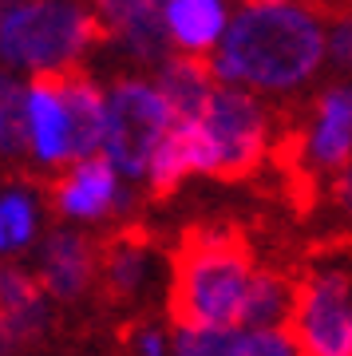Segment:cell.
<instances>
[{
	"mask_svg": "<svg viewBox=\"0 0 352 356\" xmlns=\"http://www.w3.org/2000/svg\"><path fill=\"white\" fill-rule=\"evenodd\" d=\"M218 83L289 95L325 67V16L313 4H246L210 56Z\"/></svg>",
	"mask_w": 352,
	"mask_h": 356,
	"instance_id": "1",
	"label": "cell"
},
{
	"mask_svg": "<svg viewBox=\"0 0 352 356\" xmlns=\"http://www.w3.org/2000/svg\"><path fill=\"white\" fill-rule=\"evenodd\" d=\"M250 277L253 245L238 226H186L170 250L166 321L175 325V332H238Z\"/></svg>",
	"mask_w": 352,
	"mask_h": 356,
	"instance_id": "2",
	"label": "cell"
},
{
	"mask_svg": "<svg viewBox=\"0 0 352 356\" xmlns=\"http://www.w3.org/2000/svg\"><path fill=\"white\" fill-rule=\"evenodd\" d=\"M103 28L83 0H0V67L60 76L83 64Z\"/></svg>",
	"mask_w": 352,
	"mask_h": 356,
	"instance_id": "3",
	"label": "cell"
},
{
	"mask_svg": "<svg viewBox=\"0 0 352 356\" xmlns=\"http://www.w3.org/2000/svg\"><path fill=\"white\" fill-rule=\"evenodd\" d=\"M175 127V115L159 95L154 79L123 76L107 88V135L103 159L119 170V178H147L151 154Z\"/></svg>",
	"mask_w": 352,
	"mask_h": 356,
	"instance_id": "4",
	"label": "cell"
},
{
	"mask_svg": "<svg viewBox=\"0 0 352 356\" xmlns=\"http://www.w3.org/2000/svg\"><path fill=\"white\" fill-rule=\"evenodd\" d=\"M281 332L297 356H352V273H301L297 301Z\"/></svg>",
	"mask_w": 352,
	"mask_h": 356,
	"instance_id": "5",
	"label": "cell"
},
{
	"mask_svg": "<svg viewBox=\"0 0 352 356\" xmlns=\"http://www.w3.org/2000/svg\"><path fill=\"white\" fill-rule=\"evenodd\" d=\"M198 123L206 127V135L214 143V154H218L214 178L241 182V178H250L265 163V151H269V115H265L262 99L253 91L222 83Z\"/></svg>",
	"mask_w": 352,
	"mask_h": 356,
	"instance_id": "6",
	"label": "cell"
},
{
	"mask_svg": "<svg viewBox=\"0 0 352 356\" xmlns=\"http://www.w3.org/2000/svg\"><path fill=\"white\" fill-rule=\"evenodd\" d=\"M24 111H28V159L51 175H60L76 163L72 147V119L60 91V76H32L24 83Z\"/></svg>",
	"mask_w": 352,
	"mask_h": 356,
	"instance_id": "7",
	"label": "cell"
},
{
	"mask_svg": "<svg viewBox=\"0 0 352 356\" xmlns=\"http://www.w3.org/2000/svg\"><path fill=\"white\" fill-rule=\"evenodd\" d=\"M301 159L313 170L337 175L344 163H352V79L328 83L313 99V119L305 127Z\"/></svg>",
	"mask_w": 352,
	"mask_h": 356,
	"instance_id": "8",
	"label": "cell"
},
{
	"mask_svg": "<svg viewBox=\"0 0 352 356\" xmlns=\"http://www.w3.org/2000/svg\"><path fill=\"white\" fill-rule=\"evenodd\" d=\"M44 198L60 218H103L119 202V170L103 154L72 163L44 182Z\"/></svg>",
	"mask_w": 352,
	"mask_h": 356,
	"instance_id": "9",
	"label": "cell"
},
{
	"mask_svg": "<svg viewBox=\"0 0 352 356\" xmlns=\"http://www.w3.org/2000/svg\"><path fill=\"white\" fill-rule=\"evenodd\" d=\"M147 254H151V234L138 226L115 229L95 242V289L103 305L135 301L147 277Z\"/></svg>",
	"mask_w": 352,
	"mask_h": 356,
	"instance_id": "10",
	"label": "cell"
},
{
	"mask_svg": "<svg viewBox=\"0 0 352 356\" xmlns=\"http://www.w3.org/2000/svg\"><path fill=\"white\" fill-rule=\"evenodd\" d=\"M230 20L234 16L226 0H163V24L178 56L210 60L226 36Z\"/></svg>",
	"mask_w": 352,
	"mask_h": 356,
	"instance_id": "11",
	"label": "cell"
},
{
	"mask_svg": "<svg viewBox=\"0 0 352 356\" xmlns=\"http://www.w3.org/2000/svg\"><path fill=\"white\" fill-rule=\"evenodd\" d=\"M154 88H159V95L166 99V107H170V115H175V123H198L222 83H218L210 60L178 56L175 51V56L159 67Z\"/></svg>",
	"mask_w": 352,
	"mask_h": 356,
	"instance_id": "12",
	"label": "cell"
},
{
	"mask_svg": "<svg viewBox=\"0 0 352 356\" xmlns=\"http://www.w3.org/2000/svg\"><path fill=\"white\" fill-rule=\"evenodd\" d=\"M95 281V242L83 234L56 229L44 245V293L56 301H79L83 289Z\"/></svg>",
	"mask_w": 352,
	"mask_h": 356,
	"instance_id": "13",
	"label": "cell"
},
{
	"mask_svg": "<svg viewBox=\"0 0 352 356\" xmlns=\"http://www.w3.org/2000/svg\"><path fill=\"white\" fill-rule=\"evenodd\" d=\"M60 91L67 103V119H72V147H76V163L103 154V135H107V91L83 72H60Z\"/></svg>",
	"mask_w": 352,
	"mask_h": 356,
	"instance_id": "14",
	"label": "cell"
},
{
	"mask_svg": "<svg viewBox=\"0 0 352 356\" xmlns=\"http://www.w3.org/2000/svg\"><path fill=\"white\" fill-rule=\"evenodd\" d=\"M297 277L301 273H281V269H253L246 297H241L238 329L241 332H281L297 301Z\"/></svg>",
	"mask_w": 352,
	"mask_h": 356,
	"instance_id": "15",
	"label": "cell"
},
{
	"mask_svg": "<svg viewBox=\"0 0 352 356\" xmlns=\"http://www.w3.org/2000/svg\"><path fill=\"white\" fill-rule=\"evenodd\" d=\"M194 175V159H190V139L186 127L175 123L166 131V139L159 143V151L151 154V166H147V186H151V198H170V194L182 186V178Z\"/></svg>",
	"mask_w": 352,
	"mask_h": 356,
	"instance_id": "16",
	"label": "cell"
},
{
	"mask_svg": "<svg viewBox=\"0 0 352 356\" xmlns=\"http://www.w3.org/2000/svg\"><path fill=\"white\" fill-rule=\"evenodd\" d=\"M0 159L24 163L28 159V111H24V83L0 67Z\"/></svg>",
	"mask_w": 352,
	"mask_h": 356,
	"instance_id": "17",
	"label": "cell"
},
{
	"mask_svg": "<svg viewBox=\"0 0 352 356\" xmlns=\"http://www.w3.org/2000/svg\"><path fill=\"white\" fill-rule=\"evenodd\" d=\"M32 229H36V198H32V191L16 186V191L0 194V254L24 250L32 242Z\"/></svg>",
	"mask_w": 352,
	"mask_h": 356,
	"instance_id": "18",
	"label": "cell"
},
{
	"mask_svg": "<svg viewBox=\"0 0 352 356\" xmlns=\"http://www.w3.org/2000/svg\"><path fill=\"white\" fill-rule=\"evenodd\" d=\"M325 64H333L340 76H352V8L325 16Z\"/></svg>",
	"mask_w": 352,
	"mask_h": 356,
	"instance_id": "19",
	"label": "cell"
},
{
	"mask_svg": "<svg viewBox=\"0 0 352 356\" xmlns=\"http://www.w3.org/2000/svg\"><path fill=\"white\" fill-rule=\"evenodd\" d=\"M238 332H178L175 356H230Z\"/></svg>",
	"mask_w": 352,
	"mask_h": 356,
	"instance_id": "20",
	"label": "cell"
},
{
	"mask_svg": "<svg viewBox=\"0 0 352 356\" xmlns=\"http://www.w3.org/2000/svg\"><path fill=\"white\" fill-rule=\"evenodd\" d=\"M230 356H297L285 332H241L234 337V353Z\"/></svg>",
	"mask_w": 352,
	"mask_h": 356,
	"instance_id": "21",
	"label": "cell"
},
{
	"mask_svg": "<svg viewBox=\"0 0 352 356\" xmlns=\"http://www.w3.org/2000/svg\"><path fill=\"white\" fill-rule=\"evenodd\" d=\"M123 341L135 344L138 356H163V337H159L151 325H135V329H131V337H123Z\"/></svg>",
	"mask_w": 352,
	"mask_h": 356,
	"instance_id": "22",
	"label": "cell"
},
{
	"mask_svg": "<svg viewBox=\"0 0 352 356\" xmlns=\"http://www.w3.org/2000/svg\"><path fill=\"white\" fill-rule=\"evenodd\" d=\"M333 198H337V206L352 218V163H344L337 170V178H333Z\"/></svg>",
	"mask_w": 352,
	"mask_h": 356,
	"instance_id": "23",
	"label": "cell"
},
{
	"mask_svg": "<svg viewBox=\"0 0 352 356\" xmlns=\"http://www.w3.org/2000/svg\"><path fill=\"white\" fill-rule=\"evenodd\" d=\"M246 4H253V8H265V4H289V0H246Z\"/></svg>",
	"mask_w": 352,
	"mask_h": 356,
	"instance_id": "24",
	"label": "cell"
},
{
	"mask_svg": "<svg viewBox=\"0 0 352 356\" xmlns=\"http://www.w3.org/2000/svg\"><path fill=\"white\" fill-rule=\"evenodd\" d=\"M83 4H88V8H99V4H103V0H83Z\"/></svg>",
	"mask_w": 352,
	"mask_h": 356,
	"instance_id": "25",
	"label": "cell"
}]
</instances>
